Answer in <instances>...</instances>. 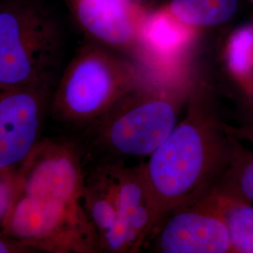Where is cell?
Segmentation results:
<instances>
[{
	"label": "cell",
	"instance_id": "12",
	"mask_svg": "<svg viewBox=\"0 0 253 253\" xmlns=\"http://www.w3.org/2000/svg\"><path fill=\"white\" fill-rule=\"evenodd\" d=\"M84 206L99 235L100 253H128L117 192L104 165L85 175Z\"/></svg>",
	"mask_w": 253,
	"mask_h": 253
},
{
	"label": "cell",
	"instance_id": "2",
	"mask_svg": "<svg viewBox=\"0 0 253 253\" xmlns=\"http://www.w3.org/2000/svg\"><path fill=\"white\" fill-rule=\"evenodd\" d=\"M145 68L141 81L86 127L91 144L100 151L150 156L178 123L200 78L191 55L171 66Z\"/></svg>",
	"mask_w": 253,
	"mask_h": 253
},
{
	"label": "cell",
	"instance_id": "9",
	"mask_svg": "<svg viewBox=\"0 0 253 253\" xmlns=\"http://www.w3.org/2000/svg\"><path fill=\"white\" fill-rule=\"evenodd\" d=\"M82 28L104 45L126 52L134 60L148 11L138 1L71 0Z\"/></svg>",
	"mask_w": 253,
	"mask_h": 253
},
{
	"label": "cell",
	"instance_id": "18",
	"mask_svg": "<svg viewBox=\"0 0 253 253\" xmlns=\"http://www.w3.org/2000/svg\"><path fill=\"white\" fill-rule=\"evenodd\" d=\"M32 253L25 245L3 235L0 232V253Z\"/></svg>",
	"mask_w": 253,
	"mask_h": 253
},
{
	"label": "cell",
	"instance_id": "22",
	"mask_svg": "<svg viewBox=\"0 0 253 253\" xmlns=\"http://www.w3.org/2000/svg\"><path fill=\"white\" fill-rule=\"evenodd\" d=\"M251 1H253V0H251Z\"/></svg>",
	"mask_w": 253,
	"mask_h": 253
},
{
	"label": "cell",
	"instance_id": "21",
	"mask_svg": "<svg viewBox=\"0 0 253 253\" xmlns=\"http://www.w3.org/2000/svg\"><path fill=\"white\" fill-rule=\"evenodd\" d=\"M130 1H138V0H130ZM139 2V1H138Z\"/></svg>",
	"mask_w": 253,
	"mask_h": 253
},
{
	"label": "cell",
	"instance_id": "11",
	"mask_svg": "<svg viewBox=\"0 0 253 253\" xmlns=\"http://www.w3.org/2000/svg\"><path fill=\"white\" fill-rule=\"evenodd\" d=\"M197 33V29L182 23L165 7L149 12L134 60L149 68L177 63L190 55Z\"/></svg>",
	"mask_w": 253,
	"mask_h": 253
},
{
	"label": "cell",
	"instance_id": "20",
	"mask_svg": "<svg viewBox=\"0 0 253 253\" xmlns=\"http://www.w3.org/2000/svg\"><path fill=\"white\" fill-rule=\"evenodd\" d=\"M242 88L244 90L249 105L251 108L253 109V79L252 81L247 83L244 85H242Z\"/></svg>",
	"mask_w": 253,
	"mask_h": 253
},
{
	"label": "cell",
	"instance_id": "13",
	"mask_svg": "<svg viewBox=\"0 0 253 253\" xmlns=\"http://www.w3.org/2000/svg\"><path fill=\"white\" fill-rule=\"evenodd\" d=\"M205 196L225 221L233 253H253V204L222 178Z\"/></svg>",
	"mask_w": 253,
	"mask_h": 253
},
{
	"label": "cell",
	"instance_id": "7",
	"mask_svg": "<svg viewBox=\"0 0 253 253\" xmlns=\"http://www.w3.org/2000/svg\"><path fill=\"white\" fill-rule=\"evenodd\" d=\"M55 85L0 90V170H18L42 139Z\"/></svg>",
	"mask_w": 253,
	"mask_h": 253
},
{
	"label": "cell",
	"instance_id": "10",
	"mask_svg": "<svg viewBox=\"0 0 253 253\" xmlns=\"http://www.w3.org/2000/svg\"><path fill=\"white\" fill-rule=\"evenodd\" d=\"M104 166L117 192L128 253H138L161 221L159 207L145 176L144 164L128 167L123 163H113Z\"/></svg>",
	"mask_w": 253,
	"mask_h": 253
},
{
	"label": "cell",
	"instance_id": "5",
	"mask_svg": "<svg viewBox=\"0 0 253 253\" xmlns=\"http://www.w3.org/2000/svg\"><path fill=\"white\" fill-rule=\"evenodd\" d=\"M0 232L32 253H100L99 235L84 207L19 191Z\"/></svg>",
	"mask_w": 253,
	"mask_h": 253
},
{
	"label": "cell",
	"instance_id": "17",
	"mask_svg": "<svg viewBox=\"0 0 253 253\" xmlns=\"http://www.w3.org/2000/svg\"><path fill=\"white\" fill-rule=\"evenodd\" d=\"M18 170H0V230L18 189Z\"/></svg>",
	"mask_w": 253,
	"mask_h": 253
},
{
	"label": "cell",
	"instance_id": "1",
	"mask_svg": "<svg viewBox=\"0 0 253 253\" xmlns=\"http://www.w3.org/2000/svg\"><path fill=\"white\" fill-rule=\"evenodd\" d=\"M229 153V134L218 119L213 90L200 76L185 117L143 163L161 220L208 194L225 172Z\"/></svg>",
	"mask_w": 253,
	"mask_h": 253
},
{
	"label": "cell",
	"instance_id": "15",
	"mask_svg": "<svg viewBox=\"0 0 253 253\" xmlns=\"http://www.w3.org/2000/svg\"><path fill=\"white\" fill-rule=\"evenodd\" d=\"M226 62L230 72L242 85L253 79V26L236 29L226 45Z\"/></svg>",
	"mask_w": 253,
	"mask_h": 253
},
{
	"label": "cell",
	"instance_id": "4",
	"mask_svg": "<svg viewBox=\"0 0 253 253\" xmlns=\"http://www.w3.org/2000/svg\"><path fill=\"white\" fill-rule=\"evenodd\" d=\"M146 68L94 44L84 46L54 87L50 111L57 120L90 126L132 89Z\"/></svg>",
	"mask_w": 253,
	"mask_h": 253
},
{
	"label": "cell",
	"instance_id": "3",
	"mask_svg": "<svg viewBox=\"0 0 253 253\" xmlns=\"http://www.w3.org/2000/svg\"><path fill=\"white\" fill-rule=\"evenodd\" d=\"M63 33L41 0H0V90L54 84Z\"/></svg>",
	"mask_w": 253,
	"mask_h": 253
},
{
	"label": "cell",
	"instance_id": "19",
	"mask_svg": "<svg viewBox=\"0 0 253 253\" xmlns=\"http://www.w3.org/2000/svg\"><path fill=\"white\" fill-rule=\"evenodd\" d=\"M223 127L227 133L234 136L239 141H247L253 146V120L251 123L239 127L229 126L226 124H223Z\"/></svg>",
	"mask_w": 253,
	"mask_h": 253
},
{
	"label": "cell",
	"instance_id": "8",
	"mask_svg": "<svg viewBox=\"0 0 253 253\" xmlns=\"http://www.w3.org/2000/svg\"><path fill=\"white\" fill-rule=\"evenodd\" d=\"M155 231L157 253H233L225 221L206 196L169 212Z\"/></svg>",
	"mask_w": 253,
	"mask_h": 253
},
{
	"label": "cell",
	"instance_id": "14",
	"mask_svg": "<svg viewBox=\"0 0 253 253\" xmlns=\"http://www.w3.org/2000/svg\"><path fill=\"white\" fill-rule=\"evenodd\" d=\"M237 7V0H171L165 6L174 17L197 30L226 23Z\"/></svg>",
	"mask_w": 253,
	"mask_h": 253
},
{
	"label": "cell",
	"instance_id": "6",
	"mask_svg": "<svg viewBox=\"0 0 253 253\" xmlns=\"http://www.w3.org/2000/svg\"><path fill=\"white\" fill-rule=\"evenodd\" d=\"M17 173L19 192L84 207L85 174L81 151L69 141L42 138Z\"/></svg>",
	"mask_w": 253,
	"mask_h": 253
},
{
	"label": "cell",
	"instance_id": "16",
	"mask_svg": "<svg viewBox=\"0 0 253 253\" xmlns=\"http://www.w3.org/2000/svg\"><path fill=\"white\" fill-rule=\"evenodd\" d=\"M229 160L221 178L253 204V154L234 136L229 134Z\"/></svg>",
	"mask_w": 253,
	"mask_h": 253
}]
</instances>
